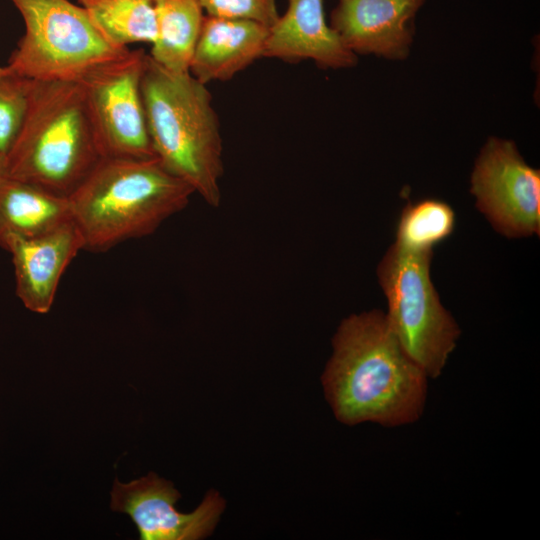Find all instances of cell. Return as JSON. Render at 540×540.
Listing matches in <instances>:
<instances>
[{
	"label": "cell",
	"mask_w": 540,
	"mask_h": 540,
	"mask_svg": "<svg viewBox=\"0 0 540 540\" xmlns=\"http://www.w3.org/2000/svg\"><path fill=\"white\" fill-rule=\"evenodd\" d=\"M425 0H338L330 27L354 54L405 59L413 41L412 22Z\"/></svg>",
	"instance_id": "30bf717a"
},
{
	"label": "cell",
	"mask_w": 540,
	"mask_h": 540,
	"mask_svg": "<svg viewBox=\"0 0 540 540\" xmlns=\"http://www.w3.org/2000/svg\"><path fill=\"white\" fill-rule=\"evenodd\" d=\"M101 159L80 83L32 80L5 175L68 197Z\"/></svg>",
	"instance_id": "277c9868"
},
{
	"label": "cell",
	"mask_w": 540,
	"mask_h": 540,
	"mask_svg": "<svg viewBox=\"0 0 540 540\" xmlns=\"http://www.w3.org/2000/svg\"><path fill=\"white\" fill-rule=\"evenodd\" d=\"M145 57L142 49L129 50L79 81L102 158H156L141 92Z\"/></svg>",
	"instance_id": "52a82bcc"
},
{
	"label": "cell",
	"mask_w": 540,
	"mask_h": 540,
	"mask_svg": "<svg viewBox=\"0 0 540 540\" xmlns=\"http://www.w3.org/2000/svg\"><path fill=\"white\" fill-rule=\"evenodd\" d=\"M206 15L245 19L269 29L279 17L276 0H198Z\"/></svg>",
	"instance_id": "d6986e66"
},
{
	"label": "cell",
	"mask_w": 540,
	"mask_h": 540,
	"mask_svg": "<svg viewBox=\"0 0 540 540\" xmlns=\"http://www.w3.org/2000/svg\"><path fill=\"white\" fill-rule=\"evenodd\" d=\"M25 32L8 65L31 80L79 82L125 55L98 32L85 10L69 0H10Z\"/></svg>",
	"instance_id": "8992f818"
},
{
	"label": "cell",
	"mask_w": 540,
	"mask_h": 540,
	"mask_svg": "<svg viewBox=\"0 0 540 540\" xmlns=\"http://www.w3.org/2000/svg\"><path fill=\"white\" fill-rule=\"evenodd\" d=\"M269 28L251 20L205 15L189 65L203 84L227 81L263 57Z\"/></svg>",
	"instance_id": "4fadbf2b"
},
{
	"label": "cell",
	"mask_w": 540,
	"mask_h": 540,
	"mask_svg": "<svg viewBox=\"0 0 540 540\" xmlns=\"http://www.w3.org/2000/svg\"><path fill=\"white\" fill-rule=\"evenodd\" d=\"M193 194L157 158H102L68 201L84 250L104 252L154 233Z\"/></svg>",
	"instance_id": "7a4b0ae2"
},
{
	"label": "cell",
	"mask_w": 540,
	"mask_h": 540,
	"mask_svg": "<svg viewBox=\"0 0 540 540\" xmlns=\"http://www.w3.org/2000/svg\"><path fill=\"white\" fill-rule=\"evenodd\" d=\"M477 209L507 238L539 235L540 172L528 165L512 141L490 138L471 174Z\"/></svg>",
	"instance_id": "ba28073f"
},
{
	"label": "cell",
	"mask_w": 540,
	"mask_h": 540,
	"mask_svg": "<svg viewBox=\"0 0 540 540\" xmlns=\"http://www.w3.org/2000/svg\"><path fill=\"white\" fill-rule=\"evenodd\" d=\"M6 158L0 155V179L5 175Z\"/></svg>",
	"instance_id": "ffe728a7"
},
{
	"label": "cell",
	"mask_w": 540,
	"mask_h": 540,
	"mask_svg": "<svg viewBox=\"0 0 540 540\" xmlns=\"http://www.w3.org/2000/svg\"><path fill=\"white\" fill-rule=\"evenodd\" d=\"M110 508L127 514L141 540H197L209 536L225 507L219 493L210 490L190 513L176 509L181 494L171 481L154 472L127 483L114 480Z\"/></svg>",
	"instance_id": "9c48e42d"
},
{
	"label": "cell",
	"mask_w": 540,
	"mask_h": 540,
	"mask_svg": "<svg viewBox=\"0 0 540 540\" xmlns=\"http://www.w3.org/2000/svg\"><path fill=\"white\" fill-rule=\"evenodd\" d=\"M141 92L156 158L208 205L218 207L223 140L206 84L189 72L168 70L146 54Z\"/></svg>",
	"instance_id": "3957f363"
},
{
	"label": "cell",
	"mask_w": 540,
	"mask_h": 540,
	"mask_svg": "<svg viewBox=\"0 0 540 540\" xmlns=\"http://www.w3.org/2000/svg\"><path fill=\"white\" fill-rule=\"evenodd\" d=\"M32 80L0 66V155L6 158L26 117Z\"/></svg>",
	"instance_id": "ac0fdd59"
},
{
	"label": "cell",
	"mask_w": 540,
	"mask_h": 540,
	"mask_svg": "<svg viewBox=\"0 0 540 540\" xmlns=\"http://www.w3.org/2000/svg\"><path fill=\"white\" fill-rule=\"evenodd\" d=\"M157 36L150 57L173 72H189L204 10L198 0H152Z\"/></svg>",
	"instance_id": "9a60e30c"
},
{
	"label": "cell",
	"mask_w": 540,
	"mask_h": 540,
	"mask_svg": "<svg viewBox=\"0 0 540 540\" xmlns=\"http://www.w3.org/2000/svg\"><path fill=\"white\" fill-rule=\"evenodd\" d=\"M332 346L322 384L340 422L395 427L421 416L428 376L406 353L384 312L343 319Z\"/></svg>",
	"instance_id": "6da1fadb"
},
{
	"label": "cell",
	"mask_w": 540,
	"mask_h": 540,
	"mask_svg": "<svg viewBox=\"0 0 540 540\" xmlns=\"http://www.w3.org/2000/svg\"><path fill=\"white\" fill-rule=\"evenodd\" d=\"M78 2L98 32L113 47L126 50L133 43H154L157 25L152 0Z\"/></svg>",
	"instance_id": "2e32d148"
},
{
	"label": "cell",
	"mask_w": 540,
	"mask_h": 540,
	"mask_svg": "<svg viewBox=\"0 0 540 540\" xmlns=\"http://www.w3.org/2000/svg\"><path fill=\"white\" fill-rule=\"evenodd\" d=\"M72 221L68 197L4 175L0 179V247L50 232Z\"/></svg>",
	"instance_id": "5bb4252c"
},
{
	"label": "cell",
	"mask_w": 540,
	"mask_h": 540,
	"mask_svg": "<svg viewBox=\"0 0 540 540\" xmlns=\"http://www.w3.org/2000/svg\"><path fill=\"white\" fill-rule=\"evenodd\" d=\"M455 222L454 210L441 200L409 203L400 215L395 244L414 252L433 251L435 245L452 234Z\"/></svg>",
	"instance_id": "e0dca14e"
},
{
	"label": "cell",
	"mask_w": 540,
	"mask_h": 540,
	"mask_svg": "<svg viewBox=\"0 0 540 540\" xmlns=\"http://www.w3.org/2000/svg\"><path fill=\"white\" fill-rule=\"evenodd\" d=\"M264 58L288 63L312 60L322 69L351 68L357 55L327 24L323 0H288V7L269 29Z\"/></svg>",
	"instance_id": "7c38bea8"
},
{
	"label": "cell",
	"mask_w": 540,
	"mask_h": 540,
	"mask_svg": "<svg viewBox=\"0 0 540 540\" xmlns=\"http://www.w3.org/2000/svg\"><path fill=\"white\" fill-rule=\"evenodd\" d=\"M433 251L414 252L392 244L377 266L387 298L388 323L410 358L428 377L440 376L460 336L455 319L432 283Z\"/></svg>",
	"instance_id": "5b68a950"
},
{
	"label": "cell",
	"mask_w": 540,
	"mask_h": 540,
	"mask_svg": "<svg viewBox=\"0 0 540 540\" xmlns=\"http://www.w3.org/2000/svg\"><path fill=\"white\" fill-rule=\"evenodd\" d=\"M83 239L73 221L45 234L12 240L6 251L14 266L16 295L30 311H50L60 280L78 252Z\"/></svg>",
	"instance_id": "8fae6325"
}]
</instances>
